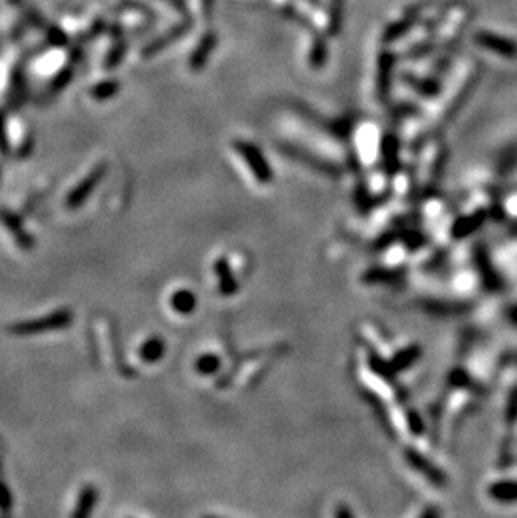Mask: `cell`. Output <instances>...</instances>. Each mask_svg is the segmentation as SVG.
Wrapping results in <instances>:
<instances>
[{
  "label": "cell",
  "mask_w": 517,
  "mask_h": 518,
  "mask_svg": "<svg viewBox=\"0 0 517 518\" xmlns=\"http://www.w3.org/2000/svg\"><path fill=\"white\" fill-rule=\"evenodd\" d=\"M475 43L481 45V47L487 49V51L494 52V54L502 56V58H517V44L514 40L496 36L492 32H477L475 34Z\"/></svg>",
  "instance_id": "obj_1"
},
{
  "label": "cell",
  "mask_w": 517,
  "mask_h": 518,
  "mask_svg": "<svg viewBox=\"0 0 517 518\" xmlns=\"http://www.w3.org/2000/svg\"><path fill=\"white\" fill-rule=\"evenodd\" d=\"M489 495L497 502H517V482H497L489 488Z\"/></svg>",
  "instance_id": "obj_2"
},
{
  "label": "cell",
  "mask_w": 517,
  "mask_h": 518,
  "mask_svg": "<svg viewBox=\"0 0 517 518\" xmlns=\"http://www.w3.org/2000/svg\"><path fill=\"white\" fill-rule=\"evenodd\" d=\"M173 302H175L173 305H175L180 312H188L190 309H194V297L187 292L176 294L175 298H173Z\"/></svg>",
  "instance_id": "obj_3"
}]
</instances>
